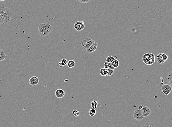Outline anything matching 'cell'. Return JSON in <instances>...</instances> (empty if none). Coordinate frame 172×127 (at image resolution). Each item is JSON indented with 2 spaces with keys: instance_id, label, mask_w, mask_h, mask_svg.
I'll use <instances>...</instances> for the list:
<instances>
[{
  "instance_id": "21",
  "label": "cell",
  "mask_w": 172,
  "mask_h": 127,
  "mask_svg": "<svg viewBox=\"0 0 172 127\" xmlns=\"http://www.w3.org/2000/svg\"><path fill=\"white\" fill-rule=\"evenodd\" d=\"M114 59L115 58H114V57H113L112 56H108V57L106 58V62H107L111 63L114 61Z\"/></svg>"
},
{
  "instance_id": "19",
  "label": "cell",
  "mask_w": 172,
  "mask_h": 127,
  "mask_svg": "<svg viewBox=\"0 0 172 127\" xmlns=\"http://www.w3.org/2000/svg\"><path fill=\"white\" fill-rule=\"evenodd\" d=\"M96 109L93 108V109H90L88 114H89V115H90L91 117H94V116L96 115Z\"/></svg>"
},
{
  "instance_id": "12",
  "label": "cell",
  "mask_w": 172,
  "mask_h": 127,
  "mask_svg": "<svg viewBox=\"0 0 172 127\" xmlns=\"http://www.w3.org/2000/svg\"><path fill=\"white\" fill-rule=\"evenodd\" d=\"M162 53H159L157 56L156 60L157 62L160 64H164L165 62L163 60L162 57Z\"/></svg>"
},
{
  "instance_id": "10",
  "label": "cell",
  "mask_w": 172,
  "mask_h": 127,
  "mask_svg": "<svg viewBox=\"0 0 172 127\" xmlns=\"http://www.w3.org/2000/svg\"><path fill=\"white\" fill-rule=\"evenodd\" d=\"M55 96L58 98L60 99L63 98L65 95V92L62 89H58L56 91Z\"/></svg>"
},
{
  "instance_id": "14",
  "label": "cell",
  "mask_w": 172,
  "mask_h": 127,
  "mask_svg": "<svg viewBox=\"0 0 172 127\" xmlns=\"http://www.w3.org/2000/svg\"><path fill=\"white\" fill-rule=\"evenodd\" d=\"M172 72L171 71L170 72L168 73L167 77V80L168 83H169V85L172 87Z\"/></svg>"
},
{
  "instance_id": "5",
  "label": "cell",
  "mask_w": 172,
  "mask_h": 127,
  "mask_svg": "<svg viewBox=\"0 0 172 127\" xmlns=\"http://www.w3.org/2000/svg\"><path fill=\"white\" fill-rule=\"evenodd\" d=\"M143 117L141 109H138L134 111L133 114V118L138 121H141L143 119Z\"/></svg>"
},
{
  "instance_id": "6",
  "label": "cell",
  "mask_w": 172,
  "mask_h": 127,
  "mask_svg": "<svg viewBox=\"0 0 172 127\" xmlns=\"http://www.w3.org/2000/svg\"><path fill=\"white\" fill-rule=\"evenodd\" d=\"M74 29L78 32H80L85 28V25L84 22L78 21L75 22L74 25Z\"/></svg>"
},
{
  "instance_id": "18",
  "label": "cell",
  "mask_w": 172,
  "mask_h": 127,
  "mask_svg": "<svg viewBox=\"0 0 172 127\" xmlns=\"http://www.w3.org/2000/svg\"><path fill=\"white\" fill-rule=\"evenodd\" d=\"M67 60L66 59H63L62 60V61H61V62L59 63V65L60 67L61 68L62 67L67 65Z\"/></svg>"
},
{
  "instance_id": "4",
  "label": "cell",
  "mask_w": 172,
  "mask_h": 127,
  "mask_svg": "<svg viewBox=\"0 0 172 127\" xmlns=\"http://www.w3.org/2000/svg\"><path fill=\"white\" fill-rule=\"evenodd\" d=\"M83 41L85 42L86 43V45H84V43H83V41H81V45L82 46L84 47L86 50L88 49L89 47L95 42V41H94L93 40H92L91 38L89 37H86Z\"/></svg>"
},
{
  "instance_id": "28",
  "label": "cell",
  "mask_w": 172,
  "mask_h": 127,
  "mask_svg": "<svg viewBox=\"0 0 172 127\" xmlns=\"http://www.w3.org/2000/svg\"><path fill=\"white\" fill-rule=\"evenodd\" d=\"M5 0H0V1H5Z\"/></svg>"
},
{
  "instance_id": "17",
  "label": "cell",
  "mask_w": 172,
  "mask_h": 127,
  "mask_svg": "<svg viewBox=\"0 0 172 127\" xmlns=\"http://www.w3.org/2000/svg\"><path fill=\"white\" fill-rule=\"evenodd\" d=\"M111 64H112V66L114 68H116L118 67L119 65V61L116 59L115 58L114 61L112 62H111Z\"/></svg>"
},
{
  "instance_id": "3",
  "label": "cell",
  "mask_w": 172,
  "mask_h": 127,
  "mask_svg": "<svg viewBox=\"0 0 172 127\" xmlns=\"http://www.w3.org/2000/svg\"><path fill=\"white\" fill-rule=\"evenodd\" d=\"M143 60L147 65H152L155 62V56L151 53H147L143 56Z\"/></svg>"
},
{
  "instance_id": "11",
  "label": "cell",
  "mask_w": 172,
  "mask_h": 127,
  "mask_svg": "<svg viewBox=\"0 0 172 127\" xmlns=\"http://www.w3.org/2000/svg\"><path fill=\"white\" fill-rule=\"evenodd\" d=\"M98 44L97 43V42L95 41V42L89 47L88 49H87V52L88 53H91L92 52H94V51L96 50L97 49V46H98Z\"/></svg>"
},
{
  "instance_id": "13",
  "label": "cell",
  "mask_w": 172,
  "mask_h": 127,
  "mask_svg": "<svg viewBox=\"0 0 172 127\" xmlns=\"http://www.w3.org/2000/svg\"><path fill=\"white\" fill-rule=\"evenodd\" d=\"M7 56L6 54L3 50L0 49V61H3Z\"/></svg>"
},
{
  "instance_id": "25",
  "label": "cell",
  "mask_w": 172,
  "mask_h": 127,
  "mask_svg": "<svg viewBox=\"0 0 172 127\" xmlns=\"http://www.w3.org/2000/svg\"><path fill=\"white\" fill-rule=\"evenodd\" d=\"M162 58H163V60H164V61H167V60L168 58V57L167 55L165 54L162 53Z\"/></svg>"
},
{
  "instance_id": "24",
  "label": "cell",
  "mask_w": 172,
  "mask_h": 127,
  "mask_svg": "<svg viewBox=\"0 0 172 127\" xmlns=\"http://www.w3.org/2000/svg\"><path fill=\"white\" fill-rule=\"evenodd\" d=\"M79 2L82 3H88L90 2L91 0H78Z\"/></svg>"
},
{
  "instance_id": "27",
  "label": "cell",
  "mask_w": 172,
  "mask_h": 127,
  "mask_svg": "<svg viewBox=\"0 0 172 127\" xmlns=\"http://www.w3.org/2000/svg\"><path fill=\"white\" fill-rule=\"evenodd\" d=\"M104 76H108V72L105 69L104 72Z\"/></svg>"
},
{
  "instance_id": "7",
  "label": "cell",
  "mask_w": 172,
  "mask_h": 127,
  "mask_svg": "<svg viewBox=\"0 0 172 127\" xmlns=\"http://www.w3.org/2000/svg\"><path fill=\"white\" fill-rule=\"evenodd\" d=\"M161 90L162 94L167 96L171 92L172 87L169 85L165 84L162 86Z\"/></svg>"
},
{
  "instance_id": "16",
  "label": "cell",
  "mask_w": 172,
  "mask_h": 127,
  "mask_svg": "<svg viewBox=\"0 0 172 127\" xmlns=\"http://www.w3.org/2000/svg\"><path fill=\"white\" fill-rule=\"evenodd\" d=\"M67 64L69 68H72L75 67V62L74 60H70L67 62Z\"/></svg>"
},
{
  "instance_id": "9",
  "label": "cell",
  "mask_w": 172,
  "mask_h": 127,
  "mask_svg": "<svg viewBox=\"0 0 172 127\" xmlns=\"http://www.w3.org/2000/svg\"><path fill=\"white\" fill-rule=\"evenodd\" d=\"M39 82V78L36 76H33L29 80V83L32 86L37 85Z\"/></svg>"
},
{
  "instance_id": "15",
  "label": "cell",
  "mask_w": 172,
  "mask_h": 127,
  "mask_svg": "<svg viewBox=\"0 0 172 127\" xmlns=\"http://www.w3.org/2000/svg\"><path fill=\"white\" fill-rule=\"evenodd\" d=\"M104 67L105 69H112L114 70L115 69L111 63L106 61L104 63Z\"/></svg>"
},
{
  "instance_id": "23",
  "label": "cell",
  "mask_w": 172,
  "mask_h": 127,
  "mask_svg": "<svg viewBox=\"0 0 172 127\" xmlns=\"http://www.w3.org/2000/svg\"><path fill=\"white\" fill-rule=\"evenodd\" d=\"M72 113H73V115L75 117H77L80 115V112L79 111L77 110H74L72 111Z\"/></svg>"
},
{
  "instance_id": "8",
  "label": "cell",
  "mask_w": 172,
  "mask_h": 127,
  "mask_svg": "<svg viewBox=\"0 0 172 127\" xmlns=\"http://www.w3.org/2000/svg\"><path fill=\"white\" fill-rule=\"evenodd\" d=\"M141 109L143 117H146L148 116L151 113V111L150 109L148 107L146 106H143V107L141 108Z\"/></svg>"
},
{
  "instance_id": "26",
  "label": "cell",
  "mask_w": 172,
  "mask_h": 127,
  "mask_svg": "<svg viewBox=\"0 0 172 127\" xmlns=\"http://www.w3.org/2000/svg\"><path fill=\"white\" fill-rule=\"evenodd\" d=\"M105 70V68H102L100 70L99 72H100V74L102 76H104V72Z\"/></svg>"
},
{
  "instance_id": "20",
  "label": "cell",
  "mask_w": 172,
  "mask_h": 127,
  "mask_svg": "<svg viewBox=\"0 0 172 127\" xmlns=\"http://www.w3.org/2000/svg\"><path fill=\"white\" fill-rule=\"evenodd\" d=\"M91 107L93 109H96L97 108V106L98 105V103L96 101L94 100L91 102Z\"/></svg>"
},
{
  "instance_id": "22",
  "label": "cell",
  "mask_w": 172,
  "mask_h": 127,
  "mask_svg": "<svg viewBox=\"0 0 172 127\" xmlns=\"http://www.w3.org/2000/svg\"><path fill=\"white\" fill-rule=\"evenodd\" d=\"M108 72V76H111L114 73V70L112 69H105Z\"/></svg>"
},
{
  "instance_id": "2",
  "label": "cell",
  "mask_w": 172,
  "mask_h": 127,
  "mask_svg": "<svg viewBox=\"0 0 172 127\" xmlns=\"http://www.w3.org/2000/svg\"><path fill=\"white\" fill-rule=\"evenodd\" d=\"M52 29L53 27L49 23H41L38 27V34L42 37H45L52 31Z\"/></svg>"
},
{
  "instance_id": "1",
  "label": "cell",
  "mask_w": 172,
  "mask_h": 127,
  "mask_svg": "<svg viewBox=\"0 0 172 127\" xmlns=\"http://www.w3.org/2000/svg\"><path fill=\"white\" fill-rule=\"evenodd\" d=\"M11 18V11L8 8L0 7V24H5L8 23Z\"/></svg>"
}]
</instances>
